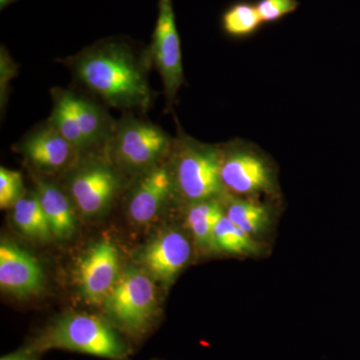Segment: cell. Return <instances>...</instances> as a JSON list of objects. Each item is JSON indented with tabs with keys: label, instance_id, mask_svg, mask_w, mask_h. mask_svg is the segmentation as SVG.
Wrapping results in <instances>:
<instances>
[{
	"label": "cell",
	"instance_id": "14",
	"mask_svg": "<svg viewBox=\"0 0 360 360\" xmlns=\"http://www.w3.org/2000/svg\"><path fill=\"white\" fill-rule=\"evenodd\" d=\"M37 196L56 238H70L75 229V213L68 196L58 186L49 182H37Z\"/></svg>",
	"mask_w": 360,
	"mask_h": 360
},
{
	"label": "cell",
	"instance_id": "1",
	"mask_svg": "<svg viewBox=\"0 0 360 360\" xmlns=\"http://www.w3.org/2000/svg\"><path fill=\"white\" fill-rule=\"evenodd\" d=\"M78 78L103 101L120 108H148L151 92L129 47L110 42L85 51L75 63Z\"/></svg>",
	"mask_w": 360,
	"mask_h": 360
},
{
	"label": "cell",
	"instance_id": "24",
	"mask_svg": "<svg viewBox=\"0 0 360 360\" xmlns=\"http://www.w3.org/2000/svg\"><path fill=\"white\" fill-rule=\"evenodd\" d=\"M0 360H34L33 359V354L28 352L27 349L21 350V352H15V354H11L2 356Z\"/></svg>",
	"mask_w": 360,
	"mask_h": 360
},
{
	"label": "cell",
	"instance_id": "7",
	"mask_svg": "<svg viewBox=\"0 0 360 360\" xmlns=\"http://www.w3.org/2000/svg\"><path fill=\"white\" fill-rule=\"evenodd\" d=\"M220 179L224 189L239 195L269 193L274 184L267 160L245 146H236L222 153Z\"/></svg>",
	"mask_w": 360,
	"mask_h": 360
},
{
	"label": "cell",
	"instance_id": "8",
	"mask_svg": "<svg viewBox=\"0 0 360 360\" xmlns=\"http://www.w3.org/2000/svg\"><path fill=\"white\" fill-rule=\"evenodd\" d=\"M120 276V255L108 240L91 246L78 264L80 290L92 304H103Z\"/></svg>",
	"mask_w": 360,
	"mask_h": 360
},
{
	"label": "cell",
	"instance_id": "2",
	"mask_svg": "<svg viewBox=\"0 0 360 360\" xmlns=\"http://www.w3.org/2000/svg\"><path fill=\"white\" fill-rule=\"evenodd\" d=\"M33 354L70 350L110 360H127L130 349L108 321L96 315L68 314L54 321L26 347Z\"/></svg>",
	"mask_w": 360,
	"mask_h": 360
},
{
	"label": "cell",
	"instance_id": "15",
	"mask_svg": "<svg viewBox=\"0 0 360 360\" xmlns=\"http://www.w3.org/2000/svg\"><path fill=\"white\" fill-rule=\"evenodd\" d=\"M58 96L70 108L84 135L87 146L98 143L110 135V127L108 116L98 106L71 92H63Z\"/></svg>",
	"mask_w": 360,
	"mask_h": 360
},
{
	"label": "cell",
	"instance_id": "25",
	"mask_svg": "<svg viewBox=\"0 0 360 360\" xmlns=\"http://www.w3.org/2000/svg\"><path fill=\"white\" fill-rule=\"evenodd\" d=\"M13 1L14 0H0V8H6L7 6H9Z\"/></svg>",
	"mask_w": 360,
	"mask_h": 360
},
{
	"label": "cell",
	"instance_id": "23",
	"mask_svg": "<svg viewBox=\"0 0 360 360\" xmlns=\"http://www.w3.org/2000/svg\"><path fill=\"white\" fill-rule=\"evenodd\" d=\"M255 6L262 22L272 23L295 13L300 2L297 0H259Z\"/></svg>",
	"mask_w": 360,
	"mask_h": 360
},
{
	"label": "cell",
	"instance_id": "21",
	"mask_svg": "<svg viewBox=\"0 0 360 360\" xmlns=\"http://www.w3.org/2000/svg\"><path fill=\"white\" fill-rule=\"evenodd\" d=\"M51 123L77 150L89 148L70 108L59 96L56 99Z\"/></svg>",
	"mask_w": 360,
	"mask_h": 360
},
{
	"label": "cell",
	"instance_id": "11",
	"mask_svg": "<svg viewBox=\"0 0 360 360\" xmlns=\"http://www.w3.org/2000/svg\"><path fill=\"white\" fill-rule=\"evenodd\" d=\"M191 246L184 233L169 231L161 233L141 253V262L149 276L163 283H172L186 266Z\"/></svg>",
	"mask_w": 360,
	"mask_h": 360
},
{
	"label": "cell",
	"instance_id": "19",
	"mask_svg": "<svg viewBox=\"0 0 360 360\" xmlns=\"http://www.w3.org/2000/svg\"><path fill=\"white\" fill-rule=\"evenodd\" d=\"M214 245L215 250L229 255H253L259 250L252 236L234 224L225 213L215 225Z\"/></svg>",
	"mask_w": 360,
	"mask_h": 360
},
{
	"label": "cell",
	"instance_id": "13",
	"mask_svg": "<svg viewBox=\"0 0 360 360\" xmlns=\"http://www.w3.org/2000/svg\"><path fill=\"white\" fill-rule=\"evenodd\" d=\"M21 150L34 167L45 172H58L70 165L77 149L49 123L28 136Z\"/></svg>",
	"mask_w": 360,
	"mask_h": 360
},
{
	"label": "cell",
	"instance_id": "4",
	"mask_svg": "<svg viewBox=\"0 0 360 360\" xmlns=\"http://www.w3.org/2000/svg\"><path fill=\"white\" fill-rule=\"evenodd\" d=\"M222 151L184 137L177 143L174 186L191 201L217 198L224 191L220 179Z\"/></svg>",
	"mask_w": 360,
	"mask_h": 360
},
{
	"label": "cell",
	"instance_id": "22",
	"mask_svg": "<svg viewBox=\"0 0 360 360\" xmlns=\"http://www.w3.org/2000/svg\"><path fill=\"white\" fill-rule=\"evenodd\" d=\"M23 182L20 172L0 168V207H13L22 198Z\"/></svg>",
	"mask_w": 360,
	"mask_h": 360
},
{
	"label": "cell",
	"instance_id": "18",
	"mask_svg": "<svg viewBox=\"0 0 360 360\" xmlns=\"http://www.w3.org/2000/svg\"><path fill=\"white\" fill-rule=\"evenodd\" d=\"M224 213L234 224L250 236L264 231L269 224V212L266 206L255 201L231 198L225 205Z\"/></svg>",
	"mask_w": 360,
	"mask_h": 360
},
{
	"label": "cell",
	"instance_id": "9",
	"mask_svg": "<svg viewBox=\"0 0 360 360\" xmlns=\"http://www.w3.org/2000/svg\"><path fill=\"white\" fill-rule=\"evenodd\" d=\"M44 270L32 255L14 243L0 245V286L18 297L37 295L44 288Z\"/></svg>",
	"mask_w": 360,
	"mask_h": 360
},
{
	"label": "cell",
	"instance_id": "16",
	"mask_svg": "<svg viewBox=\"0 0 360 360\" xmlns=\"http://www.w3.org/2000/svg\"><path fill=\"white\" fill-rule=\"evenodd\" d=\"M224 213V208L217 198L191 203L186 213V224L194 240L205 250H217L214 245V229Z\"/></svg>",
	"mask_w": 360,
	"mask_h": 360
},
{
	"label": "cell",
	"instance_id": "6",
	"mask_svg": "<svg viewBox=\"0 0 360 360\" xmlns=\"http://www.w3.org/2000/svg\"><path fill=\"white\" fill-rule=\"evenodd\" d=\"M151 53L170 103L184 82L181 45L174 9V0H158V15L153 35Z\"/></svg>",
	"mask_w": 360,
	"mask_h": 360
},
{
	"label": "cell",
	"instance_id": "12",
	"mask_svg": "<svg viewBox=\"0 0 360 360\" xmlns=\"http://www.w3.org/2000/svg\"><path fill=\"white\" fill-rule=\"evenodd\" d=\"M174 186V176L167 168L155 167L144 172L130 198V219L137 224H150L169 198Z\"/></svg>",
	"mask_w": 360,
	"mask_h": 360
},
{
	"label": "cell",
	"instance_id": "20",
	"mask_svg": "<svg viewBox=\"0 0 360 360\" xmlns=\"http://www.w3.org/2000/svg\"><path fill=\"white\" fill-rule=\"evenodd\" d=\"M264 25L257 6L250 2H236L224 11L221 26L227 35L243 39L252 35Z\"/></svg>",
	"mask_w": 360,
	"mask_h": 360
},
{
	"label": "cell",
	"instance_id": "3",
	"mask_svg": "<svg viewBox=\"0 0 360 360\" xmlns=\"http://www.w3.org/2000/svg\"><path fill=\"white\" fill-rule=\"evenodd\" d=\"M103 307L118 328L132 338H141L150 328L156 314L151 276L139 269H127L120 274Z\"/></svg>",
	"mask_w": 360,
	"mask_h": 360
},
{
	"label": "cell",
	"instance_id": "5",
	"mask_svg": "<svg viewBox=\"0 0 360 360\" xmlns=\"http://www.w3.org/2000/svg\"><path fill=\"white\" fill-rule=\"evenodd\" d=\"M113 136L117 160L130 169H144V172L155 167L172 144L160 127L134 117L120 122Z\"/></svg>",
	"mask_w": 360,
	"mask_h": 360
},
{
	"label": "cell",
	"instance_id": "17",
	"mask_svg": "<svg viewBox=\"0 0 360 360\" xmlns=\"http://www.w3.org/2000/svg\"><path fill=\"white\" fill-rule=\"evenodd\" d=\"M13 210V222L25 236L39 239L53 236L37 193L22 196Z\"/></svg>",
	"mask_w": 360,
	"mask_h": 360
},
{
	"label": "cell",
	"instance_id": "10",
	"mask_svg": "<svg viewBox=\"0 0 360 360\" xmlns=\"http://www.w3.org/2000/svg\"><path fill=\"white\" fill-rule=\"evenodd\" d=\"M117 187V176L110 167L91 163L73 174L71 198L84 214L96 215L108 207Z\"/></svg>",
	"mask_w": 360,
	"mask_h": 360
}]
</instances>
